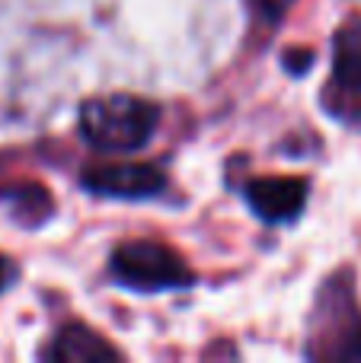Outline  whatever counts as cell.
Here are the masks:
<instances>
[{
    "label": "cell",
    "instance_id": "3957f363",
    "mask_svg": "<svg viewBox=\"0 0 361 363\" xmlns=\"http://www.w3.org/2000/svg\"><path fill=\"white\" fill-rule=\"evenodd\" d=\"M163 172L151 163H102L83 172V188L106 198H153L157 191H163Z\"/></svg>",
    "mask_w": 361,
    "mask_h": 363
},
{
    "label": "cell",
    "instance_id": "277c9868",
    "mask_svg": "<svg viewBox=\"0 0 361 363\" xmlns=\"http://www.w3.org/2000/svg\"><path fill=\"white\" fill-rule=\"evenodd\" d=\"M336 61H333V89L336 106L333 112H361V23L343 26V32L333 42Z\"/></svg>",
    "mask_w": 361,
    "mask_h": 363
},
{
    "label": "cell",
    "instance_id": "6da1fadb",
    "mask_svg": "<svg viewBox=\"0 0 361 363\" xmlns=\"http://www.w3.org/2000/svg\"><path fill=\"white\" fill-rule=\"evenodd\" d=\"M160 108L138 96H102L80 108V131L96 150L131 153L151 140Z\"/></svg>",
    "mask_w": 361,
    "mask_h": 363
},
{
    "label": "cell",
    "instance_id": "7a4b0ae2",
    "mask_svg": "<svg viewBox=\"0 0 361 363\" xmlns=\"http://www.w3.org/2000/svg\"><path fill=\"white\" fill-rule=\"evenodd\" d=\"M112 274L131 290H170L192 281V271L185 262L163 242L134 239L115 249Z\"/></svg>",
    "mask_w": 361,
    "mask_h": 363
},
{
    "label": "cell",
    "instance_id": "52a82bcc",
    "mask_svg": "<svg viewBox=\"0 0 361 363\" xmlns=\"http://www.w3.org/2000/svg\"><path fill=\"white\" fill-rule=\"evenodd\" d=\"M288 4H291V0H262V6H266V10L272 13V16H279V13L285 10Z\"/></svg>",
    "mask_w": 361,
    "mask_h": 363
},
{
    "label": "cell",
    "instance_id": "8992f818",
    "mask_svg": "<svg viewBox=\"0 0 361 363\" xmlns=\"http://www.w3.org/2000/svg\"><path fill=\"white\" fill-rule=\"evenodd\" d=\"M51 357L55 360H106V357H119V351H115L112 345H106V341L99 338V335H93L90 328L83 325H68L61 335L55 338V347H51Z\"/></svg>",
    "mask_w": 361,
    "mask_h": 363
},
{
    "label": "cell",
    "instance_id": "ba28073f",
    "mask_svg": "<svg viewBox=\"0 0 361 363\" xmlns=\"http://www.w3.org/2000/svg\"><path fill=\"white\" fill-rule=\"evenodd\" d=\"M10 277H13V271H10V264H6V258H0V290L10 284Z\"/></svg>",
    "mask_w": 361,
    "mask_h": 363
},
{
    "label": "cell",
    "instance_id": "5b68a950",
    "mask_svg": "<svg viewBox=\"0 0 361 363\" xmlns=\"http://www.w3.org/2000/svg\"><path fill=\"white\" fill-rule=\"evenodd\" d=\"M247 201L262 220L285 223L304 211L307 185L304 179H256L247 185Z\"/></svg>",
    "mask_w": 361,
    "mask_h": 363
}]
</instances>
